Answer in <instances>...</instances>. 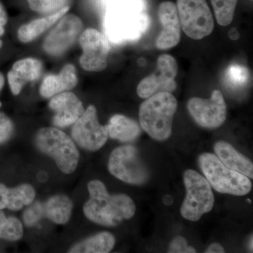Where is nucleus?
Returning a JSON list of instances; mask_svg holds the SVG:
<instances>
[{
    "label": "nucleus",
    "instance_id": "obj_1",
    "mask_svg": "<svg viewBox=\"0 0 253 253\" xmlns=\"http://www.w3.org/2000/svg\"><path fill=\"white\" fill-rule=\"evenodd\" d=\"M141 0H109L104 16L105 36L113 44L138 41L149 27Z\"/></svg>",
    "mask_w": 253,
    "mask_h": 253
},
{
    "label": "nucleus",
    "instance_id": "obj_2",
    "mask_svg": "<svg viewBox=\"0 0 253 253\" xmlns=\"http://www.w3.org/2000/svg\"><path fill=\"white\" fill-rule=\"evenodd\" d=\"M89 199L84 204V215L89 220L106 226H115L135 214L134 201L126 194L110 195L104 183L93 180L88 184Z\"/></svg>",
    "mask_w": 253,
    "mask_h": 253
},
{
    "label": "nucleus",
    "instance_id": "obj_3",
    "mask_svg": "<svg viewBox=\"0 0 253 253\" xmlns=\"http://www.w3.org/2000/svg\"><path fill=\"white\" fill-rule=\"evenodd\" d=\"M177 101L170 92L156 93L141 104L139 121L141 127L151 137L158 141L168 139L172 134L173 118Z\"/></svg>",
    "mask_w": 253,
    "mask_h": 253
},
{
    "label": "nucleus",
    "instance_id": "obj_4",
    "mask_svg": "<svg viewBox=\"0 0 253 253\" xmlns=\"http://www.w3.org/2000/svg\"><path fill=\"white\" fill-rule=\"evenodd\" d=\"M36 142L40 151L52 158L63 173L75 172L79 162V151L66 133L57 128H42L37 133Z\"/></svg>",
    "mask_w": 253,
    "mask_h": 253
},
{
    "label": "nucleus",
    "instance_id": "obj_5",
    "mask_svg": "<svg viewBox=\"0 0 253 253\" xmlns=\"http://www.w3.org/2000/svg\"><path fill=\"white\" fill-rule=\"evenodd\" d=\"M199 164L210 184L218 192L245 196L252 189V183L248 176L226 168L215 155H201Z\"/></svg>",
    "mask_w": 253,
    "mask_h": 253
},
{
    "label": "nucleus",
    "instance_id": "obj_6",
    "mask_svg": "<svg viewBox=\"0 0 253 253\" xmlns=\"http://www.w3.org/2000/svg\"><path fill=\"white\" fill-rule=\"evenodd\" d=\"M184 181L186 196L181 208V216L189 221H199L204 214L211 212L214 206L211 185L207 179L193 169L184 172Z\"/></svg>",
    "mask_w": 253,
    "mask_h": 253
},
{
    "label": "nucleus",
    "instance_id": "obj_7",
    "mask_svg": "<svg viewBox=\"0 0 253 253\" xmlns=\"http://www.w3.org/2000/svg\"><path fill=\"white\" fill-rule=\"evenodd\" d=\"M181 27L190 38L203 39L212 33L214 20L206 0H176Z\"/></svg>",
    "mask_w": 253,
    "mask_h": 253
},
{
    "label": "nucleus",
    "instance_id": "obj_8",
    "mask_svg": "<svg viewBox=\"0 0 253 253\" xmlns=\"http://www.w3.org/2000/svg\"><path fill=\"white\" fill-rule=\"evenodd\" d=\"M108 167L111 174L127 184L139 185L149 179L147 168L141 161L137 150L131 145L113 150Z\"/></svg>",
    "mask_w": 253,
    "mask_h": 253
},
{
    "label": "nucleus",
    "instance_id": "obj_9",
    "mask_svg": "<svg viewBox=\"0 0 253 253\" xmlns=\"http://www.w3.org/2000/svg\"><path fill=\"white\" fill-rule=\"evenodd\" d=\"M72 136L81 148L89 151H98L106 144L109 138L108 126L100 124L94 106H88L73 124Z\"/></svg>",
    "mask_w": 253,
    "mask_h": 253
},
{
    "label": "nucleus",
    "instance_id": "obj_10",
    "mask_svg": "<svg viewBox=\"0 0 253 253\" xmlns=\"http://www.w3.org/2000/svg\"><path fill=\"white\" fill-rule=\"evenodd\" d=\"M178 72L176 59L169 54L159 56L157 68L151 76L144 78L138 84L137 94L139 97L147 99L156 93L175 90V78Z\"/></svg>",
    "mask_w": 253,
    "mask_h": 253
},
{
    "label": "nucleus",
    "instance_id": "obj_11",
    "mask_svg": "<svg viewBox=\"0 0 253 253\" xmlns=\"http://www.w3.org/2000/svg\"><path fill=\"white\" fill-rule=\"evenodd\" d=\"M80 43L83 50L80 63L83 69L90 72L106 69L111 49L106 36L94 28H87L82 33Z\"/></svg>",
    "mask_w": 253,
    "mask_h": 253
},
{
    "label": "nucleus",
    "instance_id": "obj_12",
    "mask_svg": "<svg viewBox=\"0 0 253 253\" xmlns=\"http://www.w3.org/2000/svg\"><path fill=\"white\" fill-rule=\"evenodd\" d=\"M187 106L191 116L202 127L215 129L225 122L226 105L219 90L213 91L208 99L191 98Z\"/></svg>",
    "mask_w": 253,
    "mask_h": 253
},
{
    "label": "nucleus",
    "instance_id": "obj_13",
    "mask_svg": "<svg viewBox=\"0 0 253 253\" xmlns=\"http://www.w3.org/2000/svg\"><path fill=\"white\" fill-rule=\"evenodd\" d=\"M83 26L81 18L76 15H64L44 39V51L53 56L63 54L76 42Z\"/></svg>",
    "mask_w": 253,
    "mask_h": 253
},
{
    "label": "nucleus",
    "instance_id": "obj_14",
    "mask_svg": "<svg viewBox=\"0 0 253 253\" xmlns=\"http://www.w3.org/2000/svg\"><path fill=\"white\" fill-rule=\"evenodd\" d=\"M158 16L163 31L156 40V47L168 49L177 45L181 40V23L176 6L172 1H164L160 5Z\"/></svg>",
    "mask_w": 253,
    "mask_h": 253
},
{
    "label": "nucleus",
    "instance_id": "obj_15",
    "mask_svg": "<svg viewBox=\"0 0 253 253\" xmlns=\"http://www.w3.org/2000/svg\"><path fill=\"white\" fill-rule=\"evenodd\" d=\"M49 106L56 113L53 123L59 127L74 124L84 111L83 103L72 92L55 95L50 101Z\"/></svg>",
    "mask_w": 253,
    "mask_h": 253
},
{
    "label": "nucleus",
    "instance_id": "obj_16",
    "mask_svg": "<svg viewBox=\"0 0 253 253\" xmlns=\"http://www.w3.org/2000/svg\"><path fill=\"white\" fill-rule=\"evenodd\" d=\"M42 72V63L40 60L27 58L16 61L8 73V81L14 95L21 92L28 83L37 81Z\"/></svg>",
    "mask_w": 253,
    "mask_h": 253
},
{
    "label": "nucleus",
    "instance_id": "obj_17",
    "mask_svg": "<svg viewBox=\"0 0 253 253\" xmlns=\"http://www.w3.org/2000/svg\"><path fill=\"white\" fill-rule=\"evenodd\" d=\"M78 84L76 68L67 64L59 75H49L44 78L40 88L41 96L50 98L63 91L71 90Z\"/></svg>",
    "mask_w": 253,
    "mask_h": 253
},
{
    "label": "nucleus",
    "instance_id": "obj_18",
    "mask_svg": "<svg viewBox=\"0 0 253 253\" xmlns=\"http://www.w3.org/2000/svg\"><path fill=\"white\" fill-rule=\"evenodd\" d=\"M214 151L217 158L226 168L241 173L245 176L253 179V163L225 141H218L214 145Z\"/></svg>",
    "mask_w": 253,
    "mask_h": 253
},
{
    "label": "nucleus",
    "instance_id": "obj_19",
    "mask_svg": "<svg viewBox=\"0 0 253 253\" xmlns=\"http://www.w3.org/2000/svg\"><path fill=\"white\" fill-rule=\"evenodd\" d=\"M107 126L110 137L122 142L135 140L141 132L140 126L135 121L123 115L113 116Z\"/></svg>",
    "mask_w": 253,
    "mask_h": 253
},
{
    "label": "nucleus",
    "instance_id": "obj_20",
    "mask_svg": "<svg viewBox=\"0 0 253 253\" xmlns=\"http://www.w3.org/2000/svg\"><path fill=\"white\" fill-rule=\"evenodd\" d=\"M69 9V6H66L46 17L33 20L27 24L23 25L18 31V39L23 43L33 41L66 15Z\"/></svg>",
    "mask_w": 253,
    "mask_h": 253
},
{
    "label": "nucleus",
    "instance_id": "obj_21",
    "mask_svg": "<svg viewBox=\"0 0 253 253\" xmlns=\"http://www.w3.org/2000/svg\"><path fill=\"white\" fill-rule=\"evenodd\" d=\"M116 239L109 232H102L75 245L68 252L71 253H107L111 252Z\"/></svg>",
    "mask_w": 253,
    "mask_h": 253
},
{
    "label": "nucleus",
    "instance_id": "obj_22",
    "mask_svg": "<svg viewBox=\"0 0 253 253\" xmlns=\"http://www.w3.org/2000/svg\"><path fill=\"white\" fill-rule=\"evenodd\" d=\"M44 206V214L53 222L65 224L69 221L73 203L68 196L56 195L50 198Z\"/></svg>",
    "mask_w": 253,
    "mask_h": 253
},
{
    "label": "nucleus",
    "instance_id": "obj_23",
    "mask_svg": "<svg viewBox=\"0 0 253 253\" xmlns=\"http://www.w3.org/2000/svg\"><path fill=\"white\" fill-rule=\"evenodd\" d=\"M36 191L33 186L25 184L13 189H8L7 206L11 211H19L24 206H29L34 201Z\"/></svg>",
    "mask_w": 253,
    "mask_h": 253
},
{
    "label": "nucleus",
    "instance_id": "obj_24",
    "mask_svg": "<svg viewBox=\"0 0 253 253\" xmlns=\"http://www.w3.org/2000/svg\"><path fill=\"white\" fill-rule=\"evenodd\" d=\"M23 229L21 221L17 218H6L4 212L0 211V239L15 241L21 239Z\"/></svg>",
    "mask_w": 253,
    "mask_h": 253
},
{
    "label": "nucleus",
    "instance_id": "obj_25",
    "mask_svg": "<svg viewBox=\"0 0 253 253\" xmlns=\"http://www.w3.org/2000/svg\"><path fill=\"white\" fill-rule=\"evenodd\" d=\"M218 24L226 26L232 22L238 0H211Z\"/></svg>",
    "mask_w": 253,
    "mask_h": 253
},
{
    "label": "nucleus",
    "instance_id": "obj_26",
    "mask_svg": "<svg viewBox=\"0 0 253 253\" xmlns=\"http://www.w3.org/2000/svg\"><path fill=\"white\" fill-rule=\"evenodd\" d=\"M71 0H28L30 8L41 14H54L66 6H69Z\"/></svg>",
    "mask_w": 253,
    "mask_h": 253
},
{
    "label": "nucleus",
    "instance_id": "obj_27",
    "mask_svg": "<svg viewBox=\"0 0 253 253\" xmlns=\"http://www.w3.org/2000/svg\"><path fill=\"white\" fill-rule=\"evenodd\" d=\"M44 214V205L41 204L40 202L34 203L23 212V219L25 225L28 226V227L34 226L39 222Z\"/></svg>",
    "mask_w": 253,
    "mask_h": 253
},
{
    "label": "nucleus",
    "instance_id": "obj_28",
    "mask_svg": "<svg viewBox=\"0 0 253 253\" xmlns=\"http://www.w3.org/2000/svg\"><path fill=\"white\" fill-rule=\"evenodd\" d=\"M249 72L246 68L238 65H233L227 71V78L234 85H243L249 78Z\"/></svg>",
    "mask_w": 253,
    "mask_h": 253
},
{
    "label": "nucleus",
    "instance_id": "obj_29",
    "mask_svg": "<svg viewBox=\"0 0 253 253\" xmlns=\"http://www.w3.org/2000/svg\"><path fill=\"white\" fill-rule=\"evenodd\" d=\"M12 121L4 113L0 112V144L6 142L14 132Z\"/></svg>",
    "mask_w": 253,
    "mask_h": 253
},
{
    "label": "nucleus",
    "instance_id": "obj_30",
    "mask_svg": "<svg viewBox=\"0 0 253 253\" xmlns=\"http://www.w3.org/2000/svg\"><path fill=\"white\" fill-rule=\"evenodd\" d=\"M196 250L194 248L188 246L186 239L181 236H177L173 240L169 246L168 253H196Z\"/></svg>",
    "mask_w": 253,
    "mask_h": 253
},
{
    "label": "nucleus",
    "instance_id": "obj_31",
    "mask_svg": "<svg viewBox=\"0 0 253 253\" xmlns=\"http://www.w3.org/2000/svg\"><path fill=\"white\" fill-rule=\"evenodd\" d=\"M7 21V14H6V10L4 9V5L0 1V37L4 35V27Z\"/></svg>",
    "mask_w": 253,
    "mask_h": 253
},
{
    "label": "nucleus",
    "instance_id": "obj_32",
    "mask_svg": "<svg viewBox=\"0 0 253 253\" xmlns=\"http://www.w3.org/2000/svg\"><path fill=\"white\" fill-rule=\"evenodd\" d=\"M8 189L4 184H0V211L7 206Z\"/></svg>",
    "mask_w": 253,
    "mask_h": 253
},
{
    "label": "nucleus",
    "instance_id": "obj_33",
    "mask_svg": "<svg viewBox=\"0 0 253 253\" xmlns=\"http://www.w3.org/2000/svg\"><path fill=\"white\" fill-rule=\"evenodd\" d=\"M206 253H224V248L219 244H212L206 250Z\"/></svg>",
    "mask_w": 253,
    "mask_h": 253
},
{
    "label": "nucleus",
    "instance_id": "obj_34",
    "mask_svg": "<svg viewBox=\"0 0 253 253\" xmlns=\"http://www.w3.org/2000/svg\"><path fill=\"white\" fill-rule=\"evenodd\" d=\"M229 36L233 41H236V40L239 39V33L236 28H233L229 32Z\"/></svg>",
    "mask_w": 253,
    "mask_h": 253
},
{
    "label": "nucleus",
    "instance_id": "obj_35",
    "mask_svg": "<svg viewBox=\"0 0 253 253\" xmlns=\"http://www.w3.org/2000/svg\"><path fill=\"white\" fill-rule=\"evenodd\" d=\"M163 204L166 206H171L173 204V198L170 195H166L163 199Z\"/></svg>",
    "mask_w": 253,
    "mask_h": 253
},
{
    "label": "nucleus",
    "instance_id": "obj_36",
    "mask_svg": "<svg viewBox=\"0 0 253 253\" xmlns=\"http://www.w3.org/2000/svg\"><path fill=\"white\" fill-rule=\"evenodd\" d=\"M47 174H46V172H43V171H42V172L38 173V180H39L40 181H42V182H44V181H45L46 179H47Z\"/></svg>",
    "mask_w": 253,
    "mask_h": 253
},
{
    "label": "nucleus",
    "instance_id": "obj_37",
    "mask_svg": "<svg viewBox=\"0 0 253 253\" xmlns=\"http://www.w3.org/2000/svg\"><path fill=\"white\" fill-rule=\"evenodd\" d=\"M4 85V76L0 73V91L2 89L3 86ZM1 106V103L0 101V107Z\"/></svg>",
    "mask_w": 253,
    "mask_h": 253
},
{
    "label": "nucleus",
    "instance_id": "obj_38",
    "mask_svg": "<svg viewBox=\"0 0 253 253\" xmlns=\"http://www.w3.org/2000/svg\"><path fill=\"white\" fill-rule=\"evenodd\" d=\"M253 237H251V241H250V249L253 251Z\"/></svg>",
    "mask_w": 253,
    "mask_h": 253
},
{
    "label": "nucleus",
    "instance_id": "obj_39",
    "mask_svg": "<svg viewBox=\"0 0 253 253\" xmlns=\"http://www.w3.org/2000/svg\"><path fill=\"white\" fill-rule=\"evenodd\" d=\"M1 46H2V42L0 40V49H1Z\"/></svg>",
    "mask_w": 253,
    "mask_h": 253
}]
</instances>
